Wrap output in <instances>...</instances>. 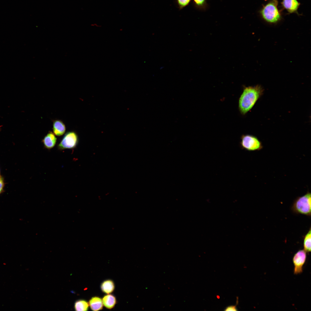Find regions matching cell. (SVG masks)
<instances>
[{
  "instance_id": "cell-1",
  "label": "cell",
  "mask_w": 311,
  "mask_h": 311,
  "mask_svg": "<svg viewBox=\"0 0 311 311\" xmlns=\"http://www.w3.org/2000/svg\"><path fill=\"white\" fill-rule=\"evenodd\" d=\"M264 91L263 88L260 85L244 86L238 99V108L240 113L244 115L250 111L262 96Z\"/></svg>"
},
{
  "instance_id": "cell-2",
  "label": "cell",
  "mask_w": 311,
  "mask_h": 311,
  "mask_svg": "<svg viewBox=\"0 0 311 311\" xmlns=\"http://www.w3.org/2000/svg\"><path fill=\"white\" fill-rule=\"evenodd\" d=\"M291 209L295 213L310 217L311 214V193L308 191L303 196L297 197L294 201Z\"/></svg>"
},
{
  "instance_id": "cell-3",
  "label": "cell",
  "mask_w": 311,
  "mask_h": 311,
  "mask_svg": "<svg viewBox=\"0 0 311 311\" xmlns=\"http://www.w3.org/2000/svg\"><path fill=\"white\" fill-rule=\"evenodd\" d=\"M277 0H272L262 9L261 14L263 18L268 22L275 23L280 18V15L277 8Z\"/></svg>"
},
{
  "instance_id": "cell-4",
  "label": "cell",
  "mask_w": 311,
  "mask_h": 311,
  "mask_svg": "<svg viewBox=\"0 0 311 311\" xmlns=\"http://www.w3.org/2000/svg\"><path fill=\"white\" fill-rule=\"evenodd\" d=\"M240 145L242 149L249 151H259L263 147L262 142L256 136L250 134L241 136Z\"/></svg>"
},
{
  "instance_id": "cell-5",
  "label": "cell",
  "mask_w": 311,
  "mask_h": 311,
  "mask_svg": "<svg viewBox=\"0 0 311 311\" xmlns=\"http://www.w3.org/2000/svg\"><path fill=\"white\" fill-rule=\"evenodd\" d=\"M78 142V136L74 131L67 132L58 144V147L60 150L72 149L76 147Z\"/></svg>"
},
{
  "instance_id": "cell-6",
  "label": "cell",
  "mask_w": 311,
  "mask_h": 311,
  "mask_svg": "<svg viewBox=\"0 0 311 311\" xmlns=\"http://www.w3.org/2000/svg\"><path fill=\"white\" fill-rule=\"evenodd\" d=\"M306 258V252L304 249L299 250L294 254L292 259L294 274L297 275L302 272Z\"/></svg>"
},
{
  "instance_id": "cell-7",
  "label": "cell",
  "mask_w": 311,
  "mask_h": 311,
  "mask_svg": "<svg viewBox=\"0 0 311 311\" xmlns=\"http://www.w3.org/2000/svg\"><path fill=\"white\" fill-rule=\"evenodd\" d=\"M56 140L57 139L54 134L52 132L50 131L44 137L42 142L45 148L50 149L54 147Z\"/></svg>"
},
{
  "instance_id": "cell-8",
  "label": "cell",
  "mask_w": 311,
  "mask_h": 311,
  "mask_svg": "<svg viewBox=\"0 0 311 311\" xmlns=\"http://www.w3.org/2000/svg\"><path fill=\"white\" fill-rule=\"evenodd\" d=\"M53 130L56 135L60 136L62 135L66 131V126L63 122L58 120L53 121Z\"/></svg>"
},
{
  "instance_id": "cell-9",
  "label": "cell",
  "mask_w": 311,
  "mask_h": 311,
  "mask_svg": "<svg viewBox=\"0 0 311 311\" xmlns=\"http://www.w3.org/2000/svg\"><path fill=\"white\" fill-rule=\"evenodd\" d=\"M282 4L289 12L292 13L297 11L300 3L297 0H283Z\"/></svg>"
},
{
  "instance_id": "cell-10",
  "label": "cell",
  "mask_w": 311,
  "mask_h": 311,
  "mask_svg": "<svg viewBox=\"0 0 311 311\" xmlns=\"http://www.w3.org/2000/svg\"><path fill=\"white\" fill-rule=\"evenodd\" d=\"M89 304L91 309L95 311L101 310L103 305L102 300L97 297H92L89 301Z\"/></svg>"
},
{
  "instance_id": "cell-11",
  "label": "cell",
  "mask_w": 311,
  "mask_h": 311,
  "mask_svg": "<svg viewBox=\"0 0 311 311\" xmlns=\"http://www.w3.org/2000/svg\"><path fill=\"white\" fill-rule=\"evenodd\" d=\"M102 300L103 305L108 309H111L113 308L116 302L115 297L110 294L105 296Z\"/></svg>"
},
{
  "instance_id": "cell-12",
  "label": "cell",
  "mask_w": 311,
  "mask_h": 311,
  "mask_svg": "<svg viewBox=\"0 0 311 311\" xmlns=\"http://www.w3.org/2000/svg\"><path fill=\"white\" fill-rule=\"evenodd\" d=\"M311 230L310 227L303 237V246L304 250L307 253L311 251Z\"/></svg>"
},
{
  "instance_id": "cell-13",
  "label": "cell",
  "mask_w": 311,
  "mask_h": 311,
  "mask_svg": "<svg viewBox=\"0 0 311 311\" xmlns=\"http://www.w3.org/2000/svg\"><path fill=\"white\" fill-rule=\"evenodd\" d=\"M101 289L104 293L109 294L112 292L114 289V284L113 282L110 280H105L102 284Z\"/></svg>"
},
{
  "instance_id": "cell-14",
  "label": "cell",
  "mask_w": 311,
  "mask_h": 311,
  "mask_svg": "<svg viewBox=\"0 0 311 311\" xmlns=\"http://www.w3.org/2000/svg\"><path fill=\"white\" fill-rule=\"evenodd\" d=\"M89 305L86 301L83 300L76 301L75 304L74 308L76 311H87Z\"/></svg>"
},
{
  "instance_id": "cell-15",
  "label": "cell",
  "mask_w": 311,
  "mask_h": 311,
  "mask_svg": "<svg viewBox=\"0 0 311 311\" xmlns=\"http://www.w3.org/2000/svg\"><path fill=\"white\" fill-rule=\"evenodd\" d=\"M194 7L198 10H205L208 7L207 0H193Z\"/></svg>"
},
{
  "instance_id": "cell-16",
  "label": "cell",
  "mask_w": 311,
  "mask_h": 311,
  "mask_svg": "<svg viewBox=\"0 0 311 311\" xmlns=\"http://www.w3.org/2000/svg\"><path fill=\"white\" fill-rule=\"evenodd\" d=\"M192 0H175L178 8L181 10L189 5Z\"/></svg>"
},
{
  "instance_id": "cell-17",
  "label": "cell",
  "mask_w": 311,
  "mask_h": 311,
  "mask_svg": "<svg viewBox=\"0 0 311 311\" xmlns=\"http://www.w3.org/2000/svg\"><path fill=\"white\" fill-rule=\"evenodd\" d=\"M225 311H237L238 310L237 309L236 306H228L224 310Z\"/></svg>"
},
{
  "instance_id": "cell-18",
  "label": "cell",
  "mask_w": 311,
  "mask_h": 311,
  "mask_svg": "<svg viewBox=\"0 0 311 311\" xmlns=\"http://www.w3.org/2000/svg\"><path fill=\"white\" fill-rule=\"evenodd\" d=\"M4 186V183L3 180L2 178L0 177V194H1L3 191Z\"/></svg>"
},
{
  "instance_id": "cell-19",
  "label": "cell",
  "mask_w": 311,
  "mask_h": 311,
  "mask_svg": "<svg viewBox=\"0 0 311 311\" xmlns=\"http://www.w3.org/2000/svg\"><path fill=\"white\" fill-rule=\"evenodd\" d=\"M3 125H0V128H1L3 127Z\"/></svg>"
},
{
  "instance_id": "cell-20",
  "label": "cell",
  "mask_w": 311,
  "mask_h": 311,
  "mask_svg": "<svg viewBox=\"0 0 311 311\" xmlns=\"http://www.w3.org/2000/svg\"></svg>"
}]
</instances>
